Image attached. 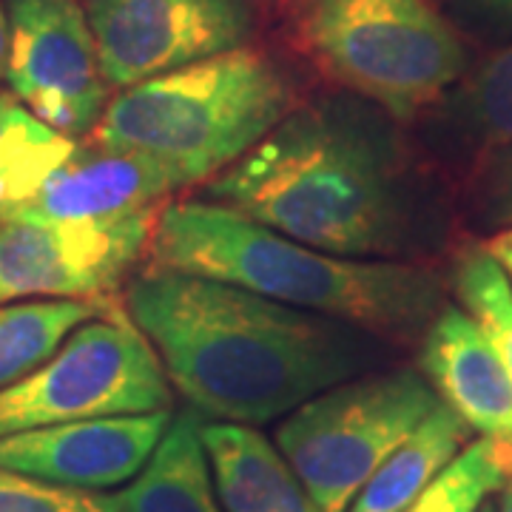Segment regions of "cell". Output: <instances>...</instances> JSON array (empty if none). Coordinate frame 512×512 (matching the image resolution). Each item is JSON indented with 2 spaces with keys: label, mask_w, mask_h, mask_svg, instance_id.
I'll use <instances>...</instances> for the list:
<instances>
[{
  "label": "cell",
  "mask_w": 512,
  "mask_h": 512,
  "mask_svg": "<svg viewBox=\"0 0 512 512\" xmlns=\"http://www.w3.org/2000/svg\"><path fill=\"white\" fill-rule=\"evenodd\" d=\"M171 387L200 416L265 424L365 365L356 333L208 276L148 268L126 293Z\"/></svg>",
  "instance_id": "1"
},
{
  "label": "cell",
  "mask_w": 512,
  "mask_h": 512,
  "mask_svg": "<svg viewBox=\"0 0 512 512\" xmlns=\"http://www.w3.org/2000/svg\"><path fill=\"white\" fill-rule=\"evenodd\" d=\"M205 200L339 256L402 245V197L379 131L336 106L296 109L205 185Z\"/></svg>",
  "instance_id": "2"
},
{
  "label": "cell",
  "mask_w": 512,
  "mask_h": 512,
  "mask_svg": "<svg viewBox=\"0 0 512 512\" xmlns=\"http://www.w3.org/2000/svg\"><path fill=\"white\" fill-rule=\"evenodd\" d=\"M146 254L151 268L208 276L373 333H410L439 305V285L421 268L328 254L211 200L163 208Z\"/></svg>",
  "instance_id": "3"
},
{
  "label": "cell",
  "mask_w": 512,
  "mask_h": 512,
  "mask_svg": "<svg viewBox=\"0 0 512 512\" xmlns=\"http://www.w3.org/2000/svg\"><path fill=\"white\" fill-rule=\"evenodd\" d=\"M291 111V77L268 55L239 46L123 89L89 131V143L163 157L202 183L237 163Z\"/></svg>",
  "instance_id": "4"
},
{
  "label": "cell",
  "mask_w": 512,
  "mask_h": 512,
  "mask_svg": "<svg viewBox=\"0 0 512 512\" xmlns=\"http://www.w3.org/2000/svg\"><path fill=\"white\" fill-rule=\"evenodd\" d=\"M296 37L319 72L413 120L453 86L464 46L427 0H296Z\"/></svg>",
  "instance_id": "5"
},
{
  "label": "cell",
  "mask_w": 512,
  "mask_h": 512,
  "mask_svg": "<svg viewBox=\"0 0 512 512\" xmlns=\"http://www.w3.org/2000/svg\"><path fill=\"white\" fill-rule=\"evenodd\" d=\"M439 402L410 367L339 382L288 413L276 447L322 512H348L367 478Z\"/></svg>",
  "instance_id": "6"
},
{
  "label": "cell",
  "mask_w": 512,
  "mask_h": 512,
  "mask_svg": "<svg viewBox=\"0 0 512 512\" xmlns=\"http://www.w3.org/2000/svg\"><path fill=\"white\" fill-rule=\"evenodd\" d=\"M157 353L128 313L103 311L29 376L0 387V439L66 421L171 410Z\"/></svg>",
  "instance_id": "7"
},
{
  "label": "cell",
  "mask_w": 512,
  "mask_h": 512,
  "mask_svg": "<svg viewBox=\"0 0 512 512\" xmlns=\"http://www.w3.org/2000/svg\"><path fill=\"white\" fill-rule=\"evenodd\" d=\"M157 214L120 222H57L26 208L0 214V305L97 299L120 288L148 251Z\"/></svg>",
  "instance_id": "8"
},
{
  "label": "cell",
  "mask_w": 512,
  "mask_h": 512,
  "mask_svg": "<svg viewBox=\"0 0 512 512\" xmlns=\"http://www.w3.org/2000/svg\"><path fill=\"white\" fill-rule=\"evenodd\" d=\"M109 89L200 63L245 46L248 0H83Z\"/></svg>",
  "instance_id": "9"
},
{
  "label": "cell",
  "mask_w": 512,
  "mask_h": 512,
  "mask_svg": "<svg viewBox=\"0 0 512 512\" xmlns=\"http://www.w3.org/2000/svg\"><path fill=\"white\" fill-rule=\"evenodd\" d=\"M12 94L66 137L89 134L109 106L92 26L74 0H6Z\"/></svg>",
  "instance_id": "10"
},
{
  "label": "cell",
  "mask_w": 512,
  "mask_h": 512,
  "mask_svg": "<svg viewBox=\"0 0 512 512\" xmlns=\"http://www.w3.org/2000/svg\"><path fill=\"white\" fill-rule=\"evenodd\" d=\"M171 410L97 416L0 439V467L72 490H111L137 476L163 439Z\"/></svg>",
  "instance_id": "11"
},
{
  "label": "cell",
  "mask_w": 512,
  "mask_h": 512,
  "mask_svg": "<svg viewBox=\"0 0 512 512\" xmlns=\"http://www.w3.org/2000/svg\"><path fill=\"white\" fill-rule=\"evenodd\" d=\"M188 185L191 174L163 157L86 143L23 208L57 222H120L157 214L160 202Z\"/></svg>",
  "instance_id": "12"
},
{
  "label": "cell",
  "mask_w": 512,
  "mask_h": 512,
  "mask_svg": "<svg viewBox=\"0 0 512 512\" xmlns=\"http://www.w3.org/2000/svg\"><path fill=\"white\" fill-rule=\"evenodd\" d=\"M421 370L470 430L512 439V376L470 313L447 308L433 319L421 345Z\"/></svg>",
  "instance_id": "13"
},
{
  "label": "cell",
  "mask_w": 512,
  "mask_h": 512,
  "mask_svg": "<svg viewBox=\"0 0 512 512\" xmlns=\"http://www.w3.org/2000/svg\"><path fill=\"white\" fill-rule=\"evenodd\" d=\"M222 512H322L291 461L251 424H202Z\"/></svg>",
  "instance_id": "14"
},
{
  "label": "cell",
  "mask_w": 512,
  "mask_h": 512,
  "mask_svg": "<svg viewBox=\"0 0 512 512\" xmlns=\"http://www.w3.org/2000/svg\"><path fill=\"white\" fill-rule=\"evenodd\" d=\"M114 512H222L197 410L171 416L146 467L111 495Z\"/></svg>",
  "instance_id": "15"
},
{
  "label": "cell",
  "mask_w": 512,
  "mask_h": 512,
  "mask_svg": "<svg viewBox=\"0 0 512 512\" xmlns=\"http://www.w3.org/2000/svg\"><path fill=\"white\" fill-rule=\"evenodd\" d=\"M470 427L444 402L367 478L348 512H404L467 447Z\"/></svg>",
  "instance_id": "16"
},
{
  "label": "cell",
  "mask_w": 512,
  "mask_h": 512,
  "mask_svg": "<svg viewBox=\"0 0 512 512\" xmlns=\"http://www.w3.org/2000/svg\"><path fill=\"white\" fill-rule=\"evenodd\" d=\"M74 148L72 137L46 126L15 94H0V214L35 200Z\"/></svg>",
  "instance_id": "17"
},
{
  "label": "cell",
  "mask_w": 512,
  "mask_h": 512,
  "mask_svg": "<svg viewBox=\"0 0 512 512\" xmlns=\"http://www.w3.org/2000/svg\"><path fill=\"white\" fill-rule=\"evenodd\" d=\"M106 311L97 299H26L0 305V387L29 376L74 328Z\"/></svg>",
  "instance_id": "18"
},
{
  "label": "cell",
  "mask_w": 512,
  "mask_h": 512,
  "mask_svg": "<svg viewBox=\"0 0 512 512\" xmlns=\"http://www.w3.org/2000/svg\"><path fill=\"white\" fill-rule=\"evenodd\" d=\"M512 476V439L481 436L458 453L404 512H478Z\"/></svg>",
  "instance_id": "19"
},
{
  "label": "cell",
  "mask_w": 512,
  "mask_h": 512,
  "mask_svg": "<svg viewBox=\"0 0 512 512\" xmlns=\"http://www.w3.org/2000/svg\"><path fill=\"white\" fill-rule=\"evenodd\" d=\"M456 293L467 313L490 336L512 376V285L487 248L461 256L456 268Z\"/></svg>",
  "instance_id": "20"
},
{
  "label": "cell",
  "mask_w": 512,
  "mask_h": 512,
  "mask_svg": "<svg viewBox=\"0 0 512 512\" xmlns=\"http://www.w3.org/2000/svg\"><path fill=\"white\" fill-rule=\"evenodd\" d=\"M467 111L493 143H512V43L493 55L467 89Z\"/></svg>",
  "instance_id": "21"
},
{
  "label": "cell",
  "mask_w": 512,
  "mask_h": 512,
  "mask_svg": "<svg viewBox=\"0 0 512 512\" xmlns=\"http://www.w3.org/2000/svg\"><path fill=\"white\" fill-rule=\"evenodd\" d=\"M0 512H114L111 495L72 490L0 467Z\"/></svg>",
  "instance_id": "22"
},
{
  "label": "cell",
  "mask_w": 512,
  "mask_h": 512,
  "mask_svg": "<svg viewBox=\"0 0 512 512\" xmlns=\"http://www.w3.org/2000/svg\"><path fill=\"white\" fill-rule=\"evenodd\" d=\"M484 248H487V254L493 256L495 262L501 265V271L507 274V279H510V285H512V228L501 231V234H495Z\"/></svg>",
  "instance_id": "23"
},
{
  "label": "cell",
  "mask_w": 512,
  "mask_h": 512,
  "mask_svg": "<svg viewBox=\"0 0 512 512\" xmlns=\"http://www.w3.org/2000/svg\"><path fill=\"white\" fill-rule=\"evenodd\" d=\"M498 214L501 220H512V151L504 157L498 174Z\"/></svg>",
  "instance_id": "24"
},
{
  "label": "cell",
  "mask_w": 512,
  "mask_h": 512,
  "mask_svg": "<svg viewBox=\"0 0 512 512\" xmlns=\"http://www.w3.org/2000/svg\"><path fill=\"white\" fill-rule=\"evenodd\" d=\"M6 60H9V15L0 6V80L6 77Z\"/></svg>",
  "instance_id": "25"
},
{
  "label": "cell",
  "mask_w": 512,
  "mask_h": 512,
  "mask_svg": "<svg viewBox=\"0 0 512 512\" xmlns=\"http://www.w3.org/2000/svg\"><path fill=\"white\" fill-rule=\"evenodd\" d=\"M495 507H498V512H512V476L507 478V484L501 487V495H498Z\"/></svg>",
  "instance_id": "26"
},
{
  "label": "cell",
  "mask_w": 512,
  "mask_h": 512,
  "mask_svg": "<svg viewBox=\"0 0 512 512\" xmlns=\"http://www.w3.org/2000/svg\"><path fill=\"white\" fill-rule=\"evenodd\" d=\"M481 3L490 6L498 15H504V18H512V0H481Z\"/></svg>",
  "instance_id": "27"
},
{
  "label": "cell",
  "mask_w": 512,
  "mask_h": 512,
  "mask_svg": "<svg viewBox=\"0 0 512 512\" xmlns=\"http://www.w3.org/2000/svg\"><path fill=\"white\" fill-rule=\"evenodd\" d=\"M478 512H498V507H495L493 498H487V501H484V504L478 507Z\"/></svg>",
  "instance_id": "28"
}]
</instances>
